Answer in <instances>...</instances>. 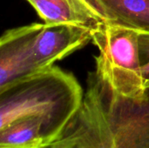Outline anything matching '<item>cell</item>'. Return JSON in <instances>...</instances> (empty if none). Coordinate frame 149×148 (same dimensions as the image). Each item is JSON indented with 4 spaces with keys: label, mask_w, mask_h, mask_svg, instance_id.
Wrapping results in <instances>:
<instances>
[{
    "label": "cell",
    "mask_w": 149,
    "mask_h": 148,
    "mask_svg": "<svg viewBox=\"0 0 149 148\" xmlns=\"http://www.w3.org/2000/svg\"><path fill=\"white\" fill-rule=\"evenodd\" d=\"M84 96L74 75L59 67L32 73L0 90V129L22 118L40 117L49 147L62 136Z\"/></svg>",
    "instance_id": "1"
},
{
    "label": "cell",
    "mask_w": 149,
    "mask_h": 148,
    "mask_svg": "<svg viewBox=\"0 0 149 148\" xmlns=\"http://www.w3.org/2000/svg\"><path fill=\"white\" fill-rule=\"evenodd\" d=\"M92 41L99 50L94 74L111 92L128 99L144 93L139 31L105 23L92 31Z\"/></svg>",
    "instance_id": "2"
},
{
    "label": "cell",
    "mask_w": 149,
    "mask_h": 148,
    "mask_svg": "<svg viewBox=\"0 0 149 148\" xmlns=\"http://www.w3.org/2000/svg\"><path fill=\"white\" fill-rule=\"evenodd\" d=\"M48 148H115L106 106L93 73L79 111Z\"/></svg>",
    "instance_id": "3"
},
{
    "label": "cell",
    "mask_w": 149,
    "mask_h": 148,
    "mask_svg": "<svg viewBox=\"0 0 149 148\" xmlns=\"http://www.w3.org/2000/svg\"><path fill=\"white\" fill-rule=\"evenodd\" d=\"M106 106L115 148H149V79L144 93L128 99L111 92L93 73Z\"/></svg>",
    "instance_id": "4"
},
{
    "label": "cell",
    "mask_w": 149,
    "mask_h": 148,
    "mask_svg": "<svg viewBox=\"0 0 149 148\" xmlns=\"http://www.w3.org/2000/svg\"><path fill=\"white\" fill-rule=\"evenodd\" d=\"M92 40V31L72 24H44L32 48L30 75L46 70Z\"/></svg>",
    "instance_id": "5"
},
{
    "label": "cell",
    "mask_w": 149,
    "mask_h": 148,
    "mask_svg": "<svg viewBox=\"0 0 149 148\" xmlns=\"http://www.w3.org/2000/svg\"><path fill=\"white\" fill-rule=\"evenodd\" d=\"M44 24H31L5 31L0 39V90L30 75L35 41Z\"/></svg>",
    "instance_id": "6"
},
{
    "label": "cell",
    "mask_w": 149,
    "mask_h": 148,
    "mask_svg": "<svg viewBox=\"0 0 149 148\" xmlns=\"http://www.w3.org/2000/svg\"><path fill=\"white\" fill-rule=\"evenodd\" d=\"M45 24H72L96 30L107 23L85 0H27Z\"/></svg>",
    "instance_id": "7"
},
{
    "label": "cell",
    "mask_w": 149,
    "mask_h": 148,
    "mask_svg": "<svg viewBox=\"0 0 149 148\" xmlns=\"http://www.w3.org/2000/svg\"><path fill=\"white\" fill-rule=\"evenodd\" d=\"M107 22L149 32V0H98Z\"/></svg>",
    "instance_id": "8"
},
{
    "label": "cell",
    "mask_w": 149,
    "mask_h": 148,
    "mask_svg": "<svg viewBox=\"0 0 149 148\" xmlns=\"http://www.w3.org/2000/svg\"><path fill=\"white\" fill-rule=\"evenodd\" d=\"M45 120L31 116L0 129V148H48Z\"/></svg>",
    "instance_id": "9"
},
{
    "label": "cell",
    "mask_w": 149,
    "mask_h": 148,
    "mask_svg": "<svg viewBox=\"0 0 149 148\" xmlns=\"http://www.w3.org/2000/svg\"><path fill=\"white\" fill-rule=\"evenodd\" d=\"M141 70L145 81L149 79V32H139Z\"/></svg>",
    "instance_id": "10"
},
{
    "label": "cell",
    "mask_w": 149,
    "mask_h": 148,
    "mask_svg": "<svg viewBox=\"0 0 149 148\" xmlns=\"http://www.w3.org/2000/svg\"><path fill=\"white\" fill-rule=\"evenodd\" d=\"M85 2L93 9V10L98 16H100L101 18H103V19L107 22V19H106L105 16L103 15V12H102V10H101V8H100V3H99L98 0H85Z\"/></svg>",
    "instance_id": "11"
}]
</instances>
